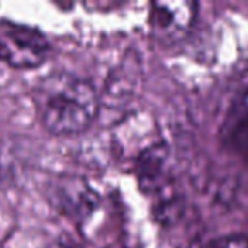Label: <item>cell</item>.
I'll use <instances>...</instances> for the list:
<instances>
[{"label":"cell","instance_id":"1","mask_svg":"<svg viewBox=\"0 0 248 248\" xmlns=\"http://www.w3.org/2000/svg\"><path fill=\"white\" fill-rule=\"evenodd\" d=\"M34 102L41 124L58 136L78 135L89 129L100 109L95 87L66 72L45 77L34 90Z\"/></svg>","mask_w":248,"mask_h":248},{"label":"cell","instance_id":"2","mask_svg":"<svg viewBox=\"0 0 248 248\" xmlns=\"http://www.w3.org/2000/svg\"><path fill=\"white\" fill-rule=\"evenodd\" d=\"M51 45L39 29L0 21V60L14 68H36L48 60Z\"/></svg>","mask_w":248,"mask_h":248},{"label":"cell","instance_id":"3","mask_svg":"<svg viewBox=\"0 0 248 248\" xmlns=\"http://www.w3.org/2000/svg\"><path fill=\"white\" fill-rule=\"evenodd\" d=\"M197 5L192 2H155L150 5V28L156 39L173 43L189 32L196 19Z\"/></svg>","mask_w":248,"mask_h":248},{"label":"cell","instance_id":"4","mask_svg":"<svg viewBox=\"0 0 248 248\" xmlns=\"http://www.w3.org/2000/svg\"><path fill=\"white\" fill-rule=\"evenodd\" d=\"M136 175L140 187L146 194L165 197L172 184V160L167 145H153L145 148L136 162Z\"/></svg>","mask_w":248,"mask_h":248},{"label":"cell","instance_id":"5","mask_svg":"<svg viewBox=\"0 0 248 248\" xmlns=\"http://www.w3.org/2000/svg\"><path fill=\"white\" fill-rule=\"evenodd\" d=\"M223 136L231 150L248 160V89L243 90L228 109Z\"/></svg>","mask_w":248,"mask_h":248},{"label":"cell","instance_id":"6","mask_svg":"<svg viewBox=\"0 0 248 248\" xmlns=\"http://www.w3.org/2000/svg\"><path fill=\"white\" fill-rule=\"evenodd\" d=\"M77 186L78 182L70 180L58 187V207L68 214H87L93 211L97 206L95 194L85 184H80V187Z\"/></svg>","mask_w":248,"mask_h":248},{"label":"cell","instance_id":"7","mask_svg":"<svg viewBox=\"0 0 248 248\" xmlns=\"http://www.w3.org/2000/svg\"><path fill=\"white\" fill-rule=\"evenodd\" d=\"M202 248H248V238L240 234H226L209 240Z\"/></svg>","mask_w":248,"mask_h":248}]
</instances>
